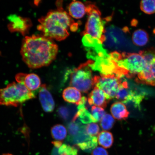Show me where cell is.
Here are the masks:
<instances>
[{
  "label": "cell",
  "instance_id": "ba28073f",
  "mask_svg": "<svg viewBox=\"0 0 155 155\" xmlns=\"http://www.w3.org/2000/svg\"><path fill=\"white\" fill-rule=\"evenodd\" d=\"M122 78L115 74L95 76L94 77V86L103 91L109 101L115 97L118 87L123 81Z\"/></svg>",
  "mask_w": 155,
  "mask_h": 155
},
{
  "label": "cell",
  "instance_id": "5b68a950",
  "mask_svg": "<svg viewBox=\"0 0 155 155\" xmlns=\"http://www.w3.org/2000/svg\"><path fill=\"white\" fill-rule=\"evenodd\" d=\"M88 17L84 35H87L102 43L105 41L104 23L99 10L96 6L90 4L87 6Z\"/></svg>",
  "mask_w": 155,
  "mask_h": 155
},
{
  "label": "cell",
  "instance_id": "f546056e",
  "mask_svg": "<svg viewBox=\"0 0 155 155\" xmlns=\"http://www.w3.org/2000/svg\"><path fill=\"white\" fill-rule=\"evenodd\" d=\"M153 129H154V130L155 131V127H154Z\"/></svg>",
  "mask_w": 155,
  "mask_h": 155
},
{
  "label": "cell",
  "instance_id": "7402d4cb",
  "mask_svg": "<svg viewBox=\"0 0 155 155\" xmlns=\"http://www.w3.org/2000/svg\"><path fill=\"white\" fill-rule=\"evenodd\" d=\"M74 109V108H70L69 107L61 106L58 110V114L62 119L68 120L72 117V116L74 119L76 115L77 112H75Z\"/></svg>",
  "mask_w": 155,
  "mask_h": 155
},
{
  "label": "cell",
  "instance_id": "ffe728a7",
  "mask_svg": "<svg viewBox=\"0 0 155 155\" xmlns=\"http://www.w3.org/2000/svg\"><path fill=\"white\" fill-rule=\"evenodd\" d=\"M51 131L52 137L55 141H62L67 137V130L63 125H54L51 128Z\"/></svg>",
  "mask_w": 155,
  "mask_h": 155
},
{
  "label": "cell",
  "instance_id": "4316f807",
  "mask_svg": "<svg viewBox=\"0 0 155 155\" xmlns=\"http://www.w3.org/2000/svg\"><path fill=\"white\" fill-rule=\"evenodd\" d=\"M85 130L87 134L91 136H96L99 133L100 127L97 124L91 123L86 126Z\"/></svg>",
  "mask_w": 155,
  "mask_h": 155
},
{
  "label": "cell",
  "instance_id": "277c9868",
  "mask_svg": "<svg viewBox=\"0 0 155 155\" xmlns=\"http://www.w3.org/2000/svg\"><path fill=\"white\" fill-rule=\"evenodd\" d=\"M35 97L33 92L24 85L13 82L0 89V105L17 106Z\"/></svg>",
  "mask_w": 155,
  "mask_h": 155
},
{
  "label": "cell",
  "instance_id": "9c48e42d",
  "mask_svg": "<svg viewBox=\"0 0 155 155\" xmlns=\"http://www.w3.org/2000/svg\"><path fill=\"white\" fill-rule=\"evenodd\" d=\"M9 20V30L12 32H20L24 35L28 31L32 26V22L29 18H23L16 15H10Z\"/></svg>",
  "mask_w": 155,
  "mask_h": 155
},
{
  "label": "cell",
  "instance_id": "6da1fadb",
  "mask_svg": "<svg viewBox=\"0 0 155 155\" xmlns=\"http://www.w3.org/2000/svg\"><path fill=\"white\" fill-rule=\"evenodd\" d=\"M58 46L43 36H27L23 40L21 54L23 61L31 68L49 65L57 55Z\"/></svg>",
  "mask_w": 155,
  "mask_h": 155
},
{
  "label": "cell",
  "instance_id": "44dd1931",
  "mask_svg": "<svg viewBox=\"0 0 155 155\" xmlns=\"http://www.w3.org/2000/svg\"><path fill=\"white\" fill-rule=\"evenodd\" d=\"M98 145L97 138L96 136H91L90 139L81 144L77 145L81 150L87 152H90L96 148Z\"/></svg>",
  "mask_w": 155,
  "mask_h": 155
},
{
  "label": "cell",
  "instance_id": "7a4b0ae2",
  "mask_svg": "<svg viewBox=\"0 0 155 155\" xmlns=\"http://www.w3.org/2000/svg\"><path fill=\"white\" fill-rule=\"evenodd\" d=\"M38 21V29L43 36L57 41L65 40L68 36L69 29L74 24L70 15L61 8L49 12Z\"/></svg>",
  "mask_w": 155,
  "mask_h": 155
},
{
  "label": "cell",
  "instance_id": "30bf717a",
  "mask_svg": "<svg viewBox=\"0 0 155 155\" xmlns=\"http://www.w3.org/2000/svg\"><path fill=\"white\" fill-rule=\"evenodd\" d=\"M15 79L17 83L24 85L31 91L37 90L41 87V81L35 74L19 73L15 76Z\"/></svg>",
  "mask_w": 155,
  "mask_h": 155
},
{
  "label": "cell",
  "instance_id": "8992f818",
  "mask_svg": "<svg viewBox=\"0 0 155 155\" xmlns=\"http://www.w3.org/2000/svg\"><path fill=\"white\" fill-rule=\"evenodd\" d=\"M92 70L90 61L82 64L71 72L70 85L79 91L88 92L94 86Z\"/></svg>",
  "mask_w": 155,
  "mask_h": 155
},
{
  "label": "cell",
  "instance_id": "5bb4252c",
  "mask_svg": "<svg viewBox=\"0 0 155 155\" xmlns=\"http://www.w3.org/2000/svg\"><path fill=\"white\" fill-rule=\"evenodd\" d=\"M62 96L65 101L78 105L80 104L82 97L80 91L72 87L66 88L63 91Z\"/></svg>",
  "mask_w": 155,
  "mask_h": 155
},
{
  "label": "cell",
  "instance_id": "7c38bea8",
  "mask_svg": "<svg viewBox=\"0 0 155 155\" xmlns=\"http://www.w3.org/2000/svg\"><path fill=\"white\" fill-rule=\"evenodd\" d=\"M87 99L85 97H83L80 104L77 107V113L71 121H75L78 119L81 123L88 124L94 123L91 113L87 109L86 106Z\"/></svg>",
  "mask_w": 155,
  "mask_h": 155
},
{
  "label": "cell",
  "instance_id": "484cf974",
  "mask_svg": "<svg viewBox=\"0 0 155 155\" xmlns=\"http://www.w3.org/2000/svg\"><path fill=\"white\" fill-rule=\"evenodd\" d=\"M91 111L94 123L101 121L106 114L104 108L99 107L92 106Z\"/></svg>",
  "mask_w": 155,
  "mask_h": 155
},
{
  "label": "cell",
  "instance_id": "cb8c5ba5",
  "mask_svg": "<svg viewBox=\"0 0 155 155\" xmlns=\"http://www.w3.org/2000/svg\"><path fill=\"white\" fill-rule=\"evenodd\" d=\"M140 7L141 10L145 14H153L155 13V0L141 1Z\"/></svg>",
  "mask_w": 155,
  "mask_h": 155
},
{
  "label": "cell",
  "instance_id": "3957f363",
  "mask_svg": "<svg viewBox=\"0 0 155 155\" xmlns=\"http://www.w3.org/2000/svg\"><path fill=\"white\" fill-rule=\"evenodd\" d=\"M110 55L117 69V75L120 77H130L138 74L143 71L146 64L140 53L121 54L116 51Z\"/></svg>",
  "mask_w": 155,
  "mask_h": 155
},
{
  "label": "cell",
  "instance_id": "603a6c76",
  "mask_svg": "<svg viewBox=\"0 0 155 155\" xmlns=\"http://www.w3.org/2000/svg\"><path fill=\"white\" fill-rule=\"evenodd\" d=\"M85 126L82 125L79 121H71L68 124L67 126L69 136L68 137H73L77 135Z\"/></svg>",
  "mask_w": 155,
  "mask_h": 155
},
{
  "label": "cell",
  "instance_id": "4fadbf2b",
  "mask_svg": "<svg viewBox=\"0 0 155 155\" xmlns=\"http://www.w3.org/2000/svg\"><path fill=\"white\" fill-rule=\"evenodd\" d=\"M87 101L90 106L94 105L102 108H106L109 101L103 91L96 87L88 95Z\"/></svg>",
  "mask_w": 155,
  "mask_h": 155
},
{
  "label": "cell",
  "instance_id": "ac0fdd59",
  "mask_svg": "<svg viewBox=\"0 0 155 155\" xmlns=\"http://www.w3.org/2000/svg\"><path fill=\"white\" fill-rule=\"evenodd\" d=\"M78 150L76 147L62 144L59 148H54L52 155H77Z\"/></svg>",
  "mask_w": 155,
  "mask_h": 155
},
{
  "label": "cell",
  "instance_id": "8fae6325",
  "mask_svg": "<svg viewBox=\"0 0 155 155\" xmlns=\"http://www.w3.org/2000/svg\"><path fill=\"white\" fill-rule=\"evenodd\" d=\"M39 98L45 111L51 112L53 111L55 107V102L53 96L45 85H42L40 88Z\"/></svg>",
  "mask_w": 155,
  "mask_h": 155
},
{
  "label": "cell",
  "instance_id": "83f0119b",
  "mask_svg": "<svg viewBox=\"0 0 155 155\" xmlns=\"http://www.w3.org/2000/svg\"><path fill=\"white\" fill-rule=\"evenodd\" d=\"M92 155H108L107 151L101 147H97L92 151Z\"/></svg>",
  "mask_w": 155,
  "mask_h": 155
},
{
  "label": "cell",
  "instance_id": "2e32d148",
  "mask_svg": "<svg viewBox=\"0 0 155 155\" xmlns=\"http://www.w3.org/2000/svg\"><path fill=\"white\" fill-rule=\"evenodd\" d=\"M69 15L75 19H81L87 13V6L81 2L74 1L69 5Z\"/></svg>",
  "mask_w": 155,
  "mask_h": 155
},
{
  "label": "cell",
  "instance_id": "f1b7e54d",
  "mask_svg": "<svg viewBox=\"0 0 155 155\" xmlns=\"http://www.w3.org/2000/svg\"><path fill=\"white\" fill-rule=\"evenodd\" d=\"M2 155H13L11 154H9V153H7V154H3Z\"/></svg>",
  "mask_w": 155,
  "mask_h": 155
},
{
  "label": "cell",
  "instance_id": "d6986e66",
  "mask_svg": "<svg viewBox=\"0 0 155 155\" xmlns=\"http://www.w3.org/2000/svg\"><path fill=\"white\" fill-rule=\"evenodd\" d=\"M98 142L101 146L105 148H110L113 144L114 137L112 133L109 132L102 131L98 134Z\"/></svg>",
  "mask_w": 155,
  "mask_h": 155
},
{
  "label": "cell",
  "instance_id": "9a60e30c",
  "mask_svg": "<svg viewBox=\"0 0 155 155\" xmlns=\"http://www.w3.org/2000/svg\"><path fill=\"white\" fill-rule=\"evenodd\" d=\"M110 111L113 117L119 120L127 119L129 114L124 104L120 101L115 102L112 104Z\"/></svg>",
  "mask_w": 155,
  "mask_h": 155
},
{
  "label": "cell",
  "instance_id": "d4e9b609",
  "mask_svg": "<svg viewBox=\"0 0 155 155\" xmlns=\"http://www.w3.org/2000/svg\"><path fill=\"white\" fill-rule=\"evenodd\" d=\"M115 123V120L112 116L109 114H106L100 122L102 128L104 130L111 129Z\"/></svg>",
  "mask_w": 155,
  "mask_h": 155
},
{
  "label": "cell",
  "instance_id": "52a82bcc",
  "mask_svg": "<svg viewBox=\"0 0 155 155\" xmlns=\"http://www.w3.org/2000/svg\"><path fill=\"white\" fill-rule=\"evenodd\" d=\"M145 60V66L137 74V82L155 86V49L150 48L139 52Z\"/></svg>",
  "mask_w": 155,
  "mask_h": 155
},
{
  "label": "cell",
  "instance_id": "e0dca14e",
  "mask_svg": "<svg viewBox=\"0 0 155 155\" xmlns=\"http://www.w3.org/2000/svg\"><path fill=\"white\" fill-rule=\"evenodd\" d=\"M149 38L148 34L146 31L141 29L135 31L132 35L133 42L137 46L145 45L148 43Z\"/></svg>",
  "mask_w": 155,
  "mask_h": 155
}]
</instances>
